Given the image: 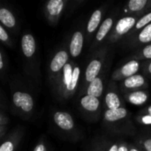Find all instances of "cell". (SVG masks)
<instances>
[{"mask_svg":"<svg viewBox=\"0 0 151 151\" xmlns=\"http://www.w3.org/2000/svg\"><path fill=\"white\" fill-rule=\"evenodd\" d=\"M73 66L74 65L72 63H67L62 70V76H61L62 78L60 80V89L62 95L64 94V92L65 91V89L67 88V87L71 82Z\"/></svg>","mask_w":151,"mask_h":151,"instance_id":"44dd1931","label":"cell"},{"mask_svg":"<svg viewBox=\"0 0 151 151\" xmlns=\"http://www.w3.org/2000/svg\"><path fill=\"white\" fill-rule=\"evenodd\" d=\"M106 110H115L122 107V103L120 97L116 90L108 88L105 97H104Z\"/></svg>","mask_w":151,"mask_h":151,"instance_id":"ac0fdd59","label":"cell"},{"mask_svg":"<svg viewBox=\"0 0 151 151\" xmlns=\"http://www.w3.org/2000/svg\"><path fill=\"white\" fill-rule=\"evenodd\" d=\"M21 49L23 54L27 58H30L35 54L36 50V44H35V38L33 37L32 35L27 34L23 35L21 39Z\"/></svg>","mask_w":151,"mask_h":151,"instance_id":"d6986e66","label":"cell"},{"mask_svg":"<svg viewBox=\"0 0 151 151\" xmlns=\"http://www.w3.org/2000/svg\"><path fill=\"white\" fill-rule=\"evenodd\" d=\"M104 14V7L98 8L92 12V14L88 21L87 28H86L88 35H92L94 33H96V31L98 30L99 27L102 24V19H103Z\"/></svg>","mask_w":151,"mask_h":151,"instance_id":"5bb4252c","label":"cell"},{"mask_svg":"<svg viewBox=\"0 0 151 151\" xmlns=\"http://www.w3.org/2000/svg\"><path fill=\"white\" fill-rule=\"evenodd\" d=\"M136 142L143 151H151V134H143L136 139Z\"/></svg>","mask_w":151,"mask_h":151,"instance_id":"d4e9b609","label":"cell"},{"mask_svg":"<svg viewBox=\"0 0 151 151\" xmlns=\"http://www.w3.org/2000/svg\"><path fill=\"white\" fill-rule=\"evenodd\" d=\"M0 22L8 28H12L16 25L14 15L6 8H0Z\"/></svg>","mask_w":151,"mask_h":151,"instance_id":"7402d4cb","label":"cell"},{"mask_svg":"<svg viewBox=\"0 0 151 151\" xmlns=\"http://www.w3.org/2000/svg\"><path fill=\"white\" fill-rule=\"evenodd\" d=\"M141 68V62L139 60L131 59L116 69L111 74L113 81H122L134 74H137Z\"/></svg>","mask_w":151,"mask_h":151,"instance_id":"277c9868","label":"cell"},{"mask_svg":"<svg viewBox=\"0 0 151 151\" xmlns=\"http://www.w3.org/2000/svg\"><path fill=\"white\" fill-rule=\"evenodd\" d=\"M103 151H118L119 141H108L104 143H100Z\"/></svg>","mask_w":151,"mask_h":151,"instance_id":"484cf974","label":"cell"},{"mask_svg":"<svg viewBox=\"0 0 151 151\" xmlns=\"http://www.w3.org/2000/svg\"><path fill=\"white\" fill-rule=\"evenodd\" d=\"M118 151H128V142L126 141H119Z\"/></svg>","mask_w":151,"mask_h":151,"instance_id":"4dcf8cb0","label":"cell"},{"mask_svg":"<svg viewBox=\"0 0 151 151\" xmlns=\"http://www.w3.org/2000/svg\"><path fill=\"white\" fill-rule=\"evenodd\" d=\"M132 57H133V59L139 60V61L142 59L151 60V43L142 47L138 51L134 53Z\"/></svg>","mask_w":151,"mask_h":151,"instance_id":"cb8c5ba5","label":"cell"},{"mask_svg":"<svg viewBox=\"0 0 151 151\" xmlns=\"http://www.w3.org/2000/svg\"><path fill=\"white\" fill-rule=\"evenodd\" d=\"M12 102L15 106L20 108L25 112H30L34 108L33 98L28 93L26 92H15L12 96Z\"/></svg>","mask_w":151,"mask_h":151,"instance_id":"9c48e42d","label":"cell"},{"mask_svg":"<svg viewBox=\"0 0 151 151\" xmlns=\"http://www.w3.org/2000/svg\"><path fill=\"white\" fill-rule=\"evenodd\" d=\"M151 11V0H130L127 3L125 12L142 17Z\"/></svg>","mask_w":151,"mask_h":151,"instance_id":"ba28073f","label":"cell"},{"mask_svg":"<svg viewBox=\"0 0 151 151\" xmlns=\"http://www.w3.org/2000/svg\"><path fill=\"white\" fill-rule=\"evenodd\" d=\"M91 151H103L102 148H101V145H100V143H98V144L95 145V147H94V148L91 150Z\"/></svg>","mask_w":151,"mask_h":151,"instance_id":"e575fe53","label":"cell"},{"mask_svg":"<svg viewBox=\"0 0 151 151\" xmlns=\"http://www.w3.org/2000/svg\"><path fill=\"white\" fill-rule=\"evenodd\" d=\"M124 97L127 103L135 106H142L145 104L150 99V93L147 89L135 90L124 94Z\"/></svg>","mask_w":151,"mask_h":151,"instance_id":"8fae6325","label":"cell"},{"mask_svg":"<svg viewBox=\"0 0 151 151\" xmlns=\"http://www.w3.org/2000/svg\"><path fill=\"white\" fill-rule=\"evenodd\" d=\"M68 59H69V55L67 51L64 50H59L55 54V56L53 57L50 62V71L53 73H58L61 72L65 67V65L68 63Z\"/></svg>","mask_w":151,"mask_h":151,"instance_id":"9a60e30c","label":"cell"},{"mask_svg":"<svg viewBox=\"0 0 151 151\" xmlns=\"http://www.w3.org/2000/svg\"><path fill=\"white\" fill-rule=\"evenodd\" d=\"M1 122H2V118L0 117V123H1Z\"/></svg>","mask_w":151,"mask_h":151,"instance_id":"74e56055","label":"cell"},{"mask_svg":"<svg viewBox=\"0 0 151 151\" xmlns=\"http://www.w3.org/2000/svg\"><path fill=\"white\" fill-rule=\"evenodd\" d=\"M66 2L65 0H50L46 4V12L51 21L57 22L62 14Z\"/></svg>","mask_w":151,"mask_h":151,"instance_id":"7c38bea8","label":"cell"},{"mask_svg":"<svg viewBox=\"0 0 151 151\" xmlns=\"http://www.w3.org/2000/svg\"><path fill=\"white\" fill-rule=\"evenodd\" d=\"M80 105L81 110L91 119H95L96 121L99 119L102 109L99 98L90 96L88 95H83L80 99Z\"/></svg>","mask_w":151,"mask_h":151,"instance_id":"5b68a950","label":"cell"},{"mask_svg":"<svg viewBox=\"0 0 151 151\" xmlns=\"http://www.w3.org/2000/svg\"><path fill=\"white\" fill-rule=\"evenodd\" d=\"M128 151H143L140 147L133 143H128Z\"/></svg>","mask_w":151,"mask_h":151,"instance_id":"1f68e13d","label":"cell"},{"mask_svg":"<svg viewBox=\"0 0 151 151\" xmlns=\"http://www.w3.org/2000/svg\"><path fill=\"white\" fill-rule=\"evenodd\" d=\"M83 44H84V35L82 31H76L73 33L70 44H69V50H70V55L72 58H78L83 49Z\"/></svg>","mask_w":151,"mask_h":151,"instance_id":"4fadbf2b","label":"cell"},{"mask_svg":"<svg viewBox=\"0 0 151 151\" xmlns=\"http://www.w3.org/2000/svg\"><path fill=\"white\" fill-rule=\"evenodd\" d=\"M129 118V111L122 106L115 110H106L104 114V122L112 132L123 133L130 131L133 127Z\"/></svg>","mask_w":151,"mask_h":151,"instance_id":"6da1fadb","label":"cell"},{"mask_svg":"<svg viewBox=\"0 0 151 151\" xmlns=\"http://www.w3.org/2000/svg\"><path fill=\"white\" fill-rule=\"evenodd\" d=\"M14 150V144L11 141L4 142L0 146V151H13Z\"/></svg>","mask_w":151,"mask_h":151,"instance_id":"83f0119b","label":"cell"},{"mask_svg":"<svg viewBox=\"0 0 151 151\" xmlns=\"http://www.w3.org/2000/svg\"><path fill=\"white\" fill-rule=\"evenodd\" d=\"M143 73L151 77V60H149L143 65Z\"/></svg>","mask_w":151,"mask_h":151,"instance_id":"f546056e","label":"cell"},{"mask_svg":"<svg viewBox=\"0 0 151 151\" xmlns=\"http://www.w3.org/2000/svg\"><path fill=\"white\" fill-rule=\"evenodd\" d=\"M0 41L4 42H9V36L7 32L3 28V27L0 25Z\"/></svg>","mask_w":151,"mask_h":151,"instance_id":"f1b7e54d","label":"cell"},{"mask_svg":"<svg viewBox=\"0 0 151 151\" xmlns=\"http://www.w3.org/2000/svg\"><path fill=\"white\" fill-rule=\"evenodd\" d=\"M4 67V61H3V58H2V54L0 52V70H2Z\"/></svg>","mask_w":151,"mask_h":151,"instance_id":"d590c367","label":"cell"},{"mask_svg":"<svg viewBox=\"0 0 151 151\" xmlns=\"http://www.w3.org/2000/svg\"><path fill=\"white\" fill-rule=\"evenodd\" d=\"M107 52V46L103 47L102 49L95 52L94 56L88 62L85 71V82L87 85L100 75V73L103 69L105 61Z\"/></svg>","mask_w":151,"mask_h":151,"instance_id":"3957f363","label":"cell"},{"mask_svg":"<svg viewBox=\"0 0 151 151\" xmlns=\"http://www.w3.org/2000/svg\"><path fill=\"white\" fill-rule=\"evenodd\" d=\"M2 130H3V127H0V134H1V132H2Z\"/></svg>","mask_w":151,"mask_h":151,"instance_id":"8d00e7d4","label":"cell"},{"mask_svg":"<svg viewBox=\"0 0 151 151\" xmlns=\"http://www.w3.org/2000/svg\"><path fill=\"white\" fill-rule=\"evenodd\" d=\"M135 121L142 126H151V115L147 114H139L135 116Z\"/></svg>","mask_w":151,"mask_h":151,"instance_id":"4316f807","label":"cell"},{"mask_svg":"<svg viewBox=\"0 0 151 151\" xmlns=\"http://www.w3.org/2000/svg\"><path fill=\"white\" fill-rule=\"evenodd\" d=\"M131 45L134 47L147 45L151 43V23L132 36Z\"/></svg>","mask_w":151,"mask_h":151,"instance_id":"e0dca14e","label":"cell"},{"mask_svg":"<svg viewBox=\"0 0 151 151\" xmlns=\"http://www.w3.org/2000/svg\"><path fill=\"white\" fill-rule=\"evenodd\" d=\"M114 25H115V17L114 16H110V17H108V18H106L105 19L103 20L101 26L99 27L98 30L96 33L94 42H93V43L91 45V50H92L94 49H96V47H98L104 41V39L111 32Z\"/></svg>","mask_w":151,"mask_h":151,"instance_id":"52a82bcc","label":"cell"},{"mask_svg":"<svg viewBox=\"0 0 151 151\" xmlns=\"http://www.w3.org/2000/svg\"><path fill=\"white\" fill-rule=\"evenodd\" d=\"M104 76L99 75L94 81L88 84L86 87L85 95L94 96L96 98H100L104 95Z\"/></svg>","mask_w":151,"mask_h":151,"instance_id":"2e32d148","label":"cell"},{"mask_svg":"<svg viewBox=\"0 0 151 151\" xmlns=\"http://www.w3.org/2000/svg\"><path fill=\"white\" fill-rule=\"evenodd\" d=\"M150 23L151 11H150V12H148L147 13H145L144 15H142V17L139 18L138 21L136 22V24H135V26H134V29L131 31V33L128 35V36L130 37V35H131V36L134 35L136 33H138L140 30H142V28H144L146 26H148V25L150 24Z\"/></svg>","mask_w":151,"mask_h":151,"instance_id":"603a6c76","label":"cell"},{"mask_svg":"<svg viewBox=\"0 0 151 151\" xmlns=\"http://www.w3.org/2000/svg\"><path fill=\"white\" fill-rule=\"evenodd\" d=\"M34 151H47L46 150V147L43 143H39L38 145L35 146V148L34 149Z\"/></svg>","mask_w":151,"mask_h":151,"instance_id":"d6a6232c","label":"cell"},{"mask_svg":"<svg viewBox=\"0 0 151 151\" xmlns=\"http://www.w3.org/2000/svg\"><path fill=\"white\" fill-rule=\"evenodd\" d=\"M140 114H147V115H151V104L147 106L146 108L142 109L140 111Z\"/></svg>","mask_w":151,"mask_h":151,"instance_id":"836d02e7","label":"cell"},{"mask_svg":"<svg viewBox=\"0 0 151 151\" xmlns=\"http://www.w3.org/2000/svg\"><path fill=\"white\" fill-rule=\"evenodd\" d=\"M55 124L63 131H72L75 127L74 119L70 113L66 111H57L53 115Z\"/></svg>","mask_w":151,"mask_h":151,"instance_id":"30bf717a","label":"cell"},{"mask_svg":"<svg viewBox=\"0 0 151 151\" xmlns=\"http://www.w3.org/2000/svg\"><path fill=\"white\" fill-rule=\"evenodd\" d=\"M148 87H149V84H148L146 77L140 73L134 74L122 81L119 84V88L124 94L135 91V90L146 89Z\"/></svg>","mask_w":151,"mask_h":151,"instance_id":"8992f818","label":"cell"},{"mask_svg":"<svg viewBox=\"0 0 151 151\" xmlns=\"http://www.w3.org/2000/svg\"><path fill=\"white\" fill-rule=\"evenodd\" d=\"M81 68L78 65H74L73 66V76H72V80L71 82L69 84V86L67 87V88L65 89V91L64 92L63 96L65 97H69L71 96H73L78 87L79 84V81H80V77H81Z\"/></svg>","mask_w":151,"mask_h":151,"instance_id":"ffe728a7","label":"cell"},{"mask_svg":"<svg viewBox=\"0 0 151 151\" xmlns=\"http://www.w3.org/2000/svg\"><path fill=\"white\" fill-rule=\"evenodd\" d=\"M139 18V16L129 15L119 19L114 25L111 32L110 33L108 42H110L111 43H115L120 39H122L124 36L129 35L134 29Z\"/></svg>","mask_w":151,"mask_h":151,"instance_id":"7a4b0ae2","label":"cell"}]
</instances>
